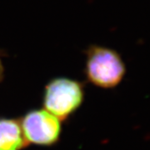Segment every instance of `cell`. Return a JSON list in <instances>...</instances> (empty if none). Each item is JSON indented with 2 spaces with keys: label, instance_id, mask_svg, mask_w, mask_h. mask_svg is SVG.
I'll return each instance as SVG.
<instances>
[{
  "label": "cell",
  "instance_id": "cell-1",
  "mask_svg": "<svg viewBox=\"0 0 150 150\" xmlns=\"http://www.w3.org/2000/svg\"><path fill=\"white\" fill-rule=\"evenodd\" d=\"M84 54L83 74L88 83L103 89H112L122 83L127 69L122 56L115 49L90 44Z\"/></svg>",
  "mask_w": 150,
  "mask_h": 150
},
{
  "label": "cell",
  "instance_id": "cell-2",
  "mask_svg": "<svg viewBox=\"0 0 150 150\" xmlns=\"http://www.w3.org/2000/svg\"><path fill=\"white\" fill-rule=\"evenodd\" d=\"M84 98L83 83L69 77H55L43 88L42 103L61 122H68L82 107Z\"/></svg>",
  "mask_w": 150,
  "mask_h": 150
},
{
  "label": "cell",
  "instance_id": "cell-3",
  "mask_svg": "<svg viewBox=\"0 0 150 150\" xmlns=\"http://www.w3.org/2000/svg\"><path fill=\"white\" fill-rule=\"evenodd\" d=\"M18 119L28 146L51 148L60 142L63 133L62 122L46 109H29Z\"/></svg>",
  "mask_w": 150,
  "mask_h": 150
},
{
  "label": "cell",
  "instance_id": "cell-4",
  "mask_svg": "<svg viewBox=\"0 0 150 150\" xmlns=\"http://www.w3.org/2000/svg\"><path fill=\"white\" fill-rule=\"evenodd\" d=\"M28 147L19 119L0 116V150H24Z\"/></svg>",
  "mask_w": 150,
  "mask_h": 150
},
{
  "label": "cell",
  "instance_id": "cell-5",
  "mask_svg": "<svg viewBox=\"0 0 150 150\" xmlns=\"http://www.w3.org/2000/svg\"><path fill=\"white\" fill-rule=\"evenodd\" d=\"M4 78H5V67H4L2 55L0 53V83L4 80Z\"/></svg>",
  "mask_w": 150,
  "mask_h": 150
}]
</instances>
